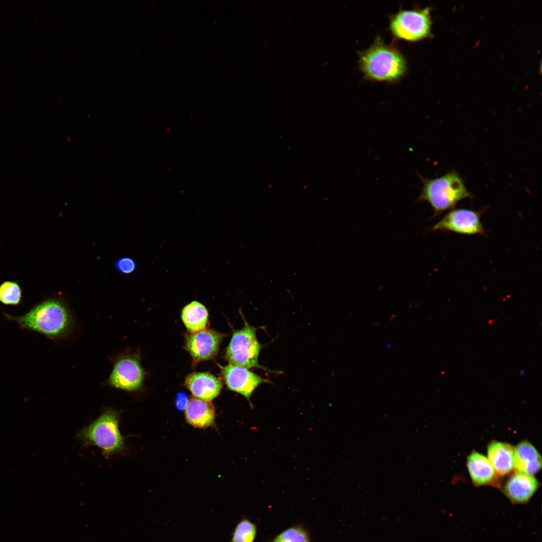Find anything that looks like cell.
I'll list each match as a JSON object with an SVG mask.
<instances>
[{
	"label": "cell",
	"mask_w": 542,
	"mask_h": 542,
	"mask_svg": "<svg viewBox=\"0 0 542 542\" xmlns=\"http://www.w3.org/2000/svg\"><path fill=\"white\" fill-rule=\"evenodd\" d=\"M22 329L41 334L57 340L68 335L73 327L72 314L64 303L57 299H49L36 305L20 316L4 314Z\"/></svg>",
	"instance_id": "6da1fadb"
},
{
	"label": "cell",
	"mask_w": 542,
	"mask_h": 542,
	"mask_svg": "<svg viewBox=\"0 0 542 542\" xmlns=\"http://www.w3.org/2000/svg\"><path fill=\"white\" fill-rule=\"evenodd\" d=\"M120 414V411L114 409L105 408L97 419L77 433L76 439L81 442L83 447L99 448L106 459L114 454H127L126 437L121 435L119 429Z\"/></svg>",
	"instance_id": "7a4b0ae2"
},
{
	"label": "cell",
	"mask_w": 542,
	"mask_h": 542,
	"mask_svg": "<svg viewBox=\"0 0 542 542\" xmlns=\"http://www.w3.org/2000/svg\"><path fill=\"white\" fill-rule=\"evenodd\" d=\"M359 68L364 76L371 80L394 82L404 76L406 60L394 46L385 44L380 37L359 56Z\"/></svg>",
	"instance_id": "3957f363"
},
{
	"label": "cell",
	"mask_w": 542,
	"mask_h": 542,
	"mask_svg": "<svg viewBox=\"0 0 542 542\" xmlns=\"http://www.w3.org/2000/svg\"><path fill=\"white\" fill-rule=\"evenodd\" d=\"M419 177L423 186L418 200L428 202L435 215L453 209L462 199L473 197L455 171L434 179H427L420 175Z\"/></svg>",
	"instance_id": "277c9868"
},
{
	"label": "cell",
	"mask_w": 542,
	"mask_h": 542,
	"mask_svg": "<svg viewBox=\"0 0 542 542\" xmlns=\"http://www.w3.org/2000/svg\"><path fill=\"white\" fill-rule=\"evenodd\" d=\"M244 326L235 330L227 346L225 356L230 364L246 368H257L272 373H278L260 365L258 357L264 345L261 344L256 336L258 328L251 326L244 317Z\"/></svg>",
	"instance_id": "5b68a950"
},
{
	"label": "cell",
	"mask_w": 542,
	"mask_h": 542,
	"mask_svg": "<svg viewBox=\"0 0 542 542\" xmlns=\"http://www.w3.org/2000/svg\"><path fill=\"white\" fill-rule=\"evenodd\" d=\"M430 8L400 10L389 22V31L395 38L417 42L431 36Z\"/></svg>",
	"instance_id": "8992f818"
},
{
	"label": "cell",
	"mask_w": 542,
	"mask_h": 542,
	"mask_svg": "<svg viewBox=\"0 0 542 542\" xmlns=\"http://www.w3.org/2000/svg\"><path fill=\"white\" fill-rule=\"evenodd\" d=\"M145 375L139 355L127 352L115 358L111 371L104 384L129 392H135L142 388Z\"/></svg>",
	"instance_id": "52a82bcc"
},
{
	"label": "cell",
	"mask_w": 542,
	"mask_h": 542,
	"mask_svg": "<svg viewBox=\"0 0 542 542\" xmlns=\"http://www.w3.org/2000/svg\"><path fill=\"white\" fill-rule=\"evenodd\" d=\"M481 213V211L465 208L451 210L433 226L432 230L463 235H484L485 231L480 220Z\"/></svg>",
	"instance_id": "ba28073f"
},
{
	"label": "cell",
	"mask_w": 542,
	"mask_h": 542,
	"mask_svg": "<svg viewBox=\"0 0 542 542\" xmlns=\"http://www.w3.org/2000/svg\"><path fill=\"white\" fill-rule=\"evenodd\" d=\"M221 377L228 389L244 396L250 403V398L261 384L270 381L254 373L248 368L229 363L218 365Z\"/></svg>",
	"instance_id": "9c48e42d"
},
{
	"label": "cell",
	"mask_w": 542,
	"mask_h": 542,
	"mask_svg": "<svg viewBox=\"0 0 542 542\" xmlns=\"http://www.w3.org/2000/svg\"><path fill=\"white\" fill-rule=\"evenodd\" d=\"M224 335L211 329L187 334L185 349L196 361L213 359L217 355Z\"/></svg>",
	"instance_id": "30bf717a"
},
{
	"label": "cell",
	"mask_w": 542,
	"mask_h": 542,
	"mask_svg": "<svg viewBox=\"0 0 542 542\" xmlns=\"http://www.w3.org/2000/svg\"><path fill=\"white\" fill-rule=\"evenodd\" d=\"M539 484L533 475L516 471L507 480L502 491L513 504L527 503Z\"/></svg>",
	"instance_id": "8fae6325"
},
{
	"label": "cell",
	"mask_w": 542,
	"mask_h": 542,
	"mask_svg": "<svg viewBox=\"0 0 542 542\" xmlns=\"http://www.w3.org/2000/svg\"><path fill=\"white\" fill-rule=\"evenodd\" d=\"M185 385L194 397L211 401L220 394L223 383L209 372H196L188 375Z\"/></svg>",
	"instance_id": "7c38bea8"
},
{
	"label": "cell",
	"mask_w": 542,
	"mask_h": 542,
	"mask_svg": "<svg viewBox=\"0 0 542 542\" xmlns=\"http://www.w3.org/2000/svg\"><path fill=\"white\" fill-rule=\"evenodd\" d=\"M467 466L474 485H499L497 474L484 455L473 451L467 458Z\"/></svg>",
	"instance_id": "4fadbf2b"
},
{
	"label": "cell",
	"mask_w": 542,
	"mask_h": 542,
	"mask_svg": "<svg viewBox=\"0 0 542 542\" xmlns=\"http://www.w3.org/2000/svg\"><path fill=\"white\" fill-rule=\"evenodd\" d=\"M488 459L497 475L504 476L514 469V447L500 442L492 441L487 447Z\"/></svg>",
	"instance_id": "5bb4252c"
},
{
	"label": "cell",
	"mask_w": 542,
	"mask_h": 542,
	"mask_svg": "<svg viewBox=\"0 0 542 542\" xmlns=\"http://www.w3.org/2000/svg\"><path fill=\"white\" fill-rule=\"evenodd\" d=\"M215 410L211 401L195 397L189 400L185 409L187 422L197 428H205L212 426L215 421Z\"/></svg>",
	"instance_id": "9a60e30c"
},
{
	"label": "cell",
	"mask_w": 542,
	"mask_h": 542,
	"mask_svg": "<svg viewBox=\"0 0 542 542\" xmlns=\"http://www.w3.org/2000/svg\"><path fill=\"white\" fill-rule=\"evenodd\" d=\"M541 468V457L528 441H523L514 447V469L533 475Z\"/></svg>",
	"instance_id": "2e32d148"
},
{
	"label": "cell",
	"mask_w": 542,
	"mask_h": 542,
	"mask_svg": "<svg viewBox=\"0 0 542 542\" xmlns=\"http://www.w3.org/2000/svg\"><path fill=\"white\" fill-rule=\"evenodd\" d=\"M181 319L189 332L193 333L206 329L208 312L202 304L193 301L183 308Z\"/></svg>",
	"instance_id": "e0dca14e"
},
{
	"label": "cell",
	"mask_w": 542,
	"mask_h": 542,
	"mask_svg": "<svg viewBox=\"0 0 542 542\" xmlns=\"http://www.w3.org/2000/svg\"><path fill=\"white\" fill-rule=\"evenodd\" d=\"M22 292L15 282L6 281L0 285V302L5 305H17L22 300Z\"/></svg>",
	"instance_id": "ac0fdd59"
},
{
	"label": "cell",
	"mask_w": 542,
	"mask_h": 542,
	"mask_svg": "<svg viewBox=\"0 0 542 542\" xmlns=\"http://www.w3.org/2000/svg\"><path fill=\"white\" fill-rule=\"evenodd\" d=\"M256 533L255 525L247 519H243L235 527L231 542H253Z\"/></svg>",
	"instance_id": "d6986e66"
},
{
	"label": "cell",
	"mask_w": 542,
	"mask_h": 542,
	"mask_svg": "<svg viewBox=\"0 0 542 542\" xmlns=\"http://www.w3.org/2000/svg\"><path fill=\"white\" fill-rule=\"evenodd\" d=\"M272 542H310L308 532L303 528L294 526L278 535Z\"/></svg>",
	"instance_id": "ffe728a7"
},
{
	"label": "cell",
	"mask_w": 542,
	"mask_h": 542,
	"mask_svg": "<svg viewBox=\"0 0 542 542\" xmlns=\"http://www.w3.org/2000/svg\"><path fill=\"white\" fill-rule=\"evenodd\" d=\"M116 268L121 273L128 274L132 273L136 268L135 261L131 258L123 257L116 260Z\"/></svg>",
	"instance_id": "44dd1931"
},
{
	"label": "cell",
	"mask_w": 542,
	"mask_h": 542,
	"mask_svg": "<svg viewBox=\"0 0 542 542\" xmlns=\"http://www.w3.org/2000/svg\"><path fill=\"white\" fill-rule=\"evenodd\" d=\"M189 400L185 393L180 392L176 396L175 405L178 410H183L186 409Z\"/></svg>",
	"instance_id": "7402d4cb"
},
{
	"label": "cell",
	"mask_w": 542,
	"mask_h": 542,
	"mask_svg": "<svg viewBox=\"0 0 542 542\" xmlns=\"http://www.w3.org/2000/svg\"><path fill=\"white\" fill-rule=\"evenodd\" d=\"M520 372V374H521V375H523V374H524V373H523V370H521Z\"/></svg>",
	"instance_id": "603a6c76"
}]
</instances>
